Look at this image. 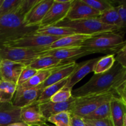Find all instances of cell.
Segmentation results:
<instances>
[{
  "label": "cell",
  "instance_id": "cell-1",
  "mask_svg": "<svg viewBox=\"0 0 126 126\" xmlns=\"http://www.w3.org/2000/svg\"><path fill=\"white\" fill-rule=\"evenodd\" d=\"M126 81V68L115 62L107 72L94 74L85 84L72 91L74 98L91 95L116 92L118 87Z\"/></svg>",
  "mask_w": 126,
  "mask_h": 126
},
{
  "label": "cell",
  "instance_id": "cell-2",
  "mask_svg": "<svg viewBox=\"0 0 126 126\" xmlns=\"http://www.w3.org/2000/svg\"><path fill=\"white\" fill-rule=\"evenodd\" d=\"M39 27H26L23 18L16 13L0 16V47L12 41L34 33Z\"/></svg>",
  "mask_w": 126,
  "mask_h": 126
},
{
  "label": "cell",
  "instance_id": "cell-3",
  "mask_svg": "<svg viewBox=\"0 0 126 126\" xmlns=\"http://www.w3.org/2000/svg\"><path fill=\"white\" fill-rule=\"evenodd\" d=\"M126 43V40L124 39V36L112 32L92 36L85 41L81 46L93 52L94 54L102 53L115 55Z\"/></svg>",
  "mask_w": 126,
  "mask_h": 126
},
{
  "label": "cell",
  "instance_id": "cell-4",
  "mask_svg": "<svg viewBox=\"0 0 126 126\" xmlns=\"http://www.w3.org/2000/svg\"><path fill=\"white\" fill-rule=\"evenodd\" d=\"M55 26L70 28L75 34L90 36L112 32L119 33V28L118 27L105 24L97 18L77 20L64 19Z\"/></svg>",
  "mask_w": 126,
  "mask_h": 126
},
{
  "label": "cell",
  "instance_id": "cell-5",
  "mask_svg": "<svg viewBox=\"0 0 126 126\" xmlns=\"http://www.w3.org/2000/svg\"><path fill=\"white\" fill-rule=\"evenodd\" d=\"M114 95H116V92H108L75 98L70 113L81 118H84L101 105L111 101Z\"/></svg>",
  "mask_w": 126,
  "mask_h": 126
},
{
  "label": "cell",
  "instance_id": "cell-6",
  "mask_svg": "<svg viewBox=\"0 0 126 126\" xmlns=\"http://www.w3.org/2000/svg\"><path fill=\"white\" fill-rule=\"evenodd\" d=\"M43 51H45V49L0 47V58L1 60H9L28 66L37 58L43 56Z\"/></svg>",
  "mask_w": 126,
  "mask_h": 126
},
{
  "label": "cell",
  "instance_id": "cell-7",
  "mask_svg": "<svg viewBox=\"0 0 126 126\" xmlns=\"http://www.w3.org/2000/svg\"><path fill=\"white\" fill-rule=\"evenodd\" d=\"M62 37L50 36L36 33L27 34L16 40L6 43L1 47L28 48V49H45L55 41Z\"/></svg>",
  "mask_w": 126,
  "mask_h": 126
},
{
  "label": "cell",
  "instance_id": "cell-8",
  "mask_svg": "<svg viewBox=\"0 0 126 126\" xmlns=\"http://www.w3.org/2000/svg\"><path fill=\"white\" fill-rule=\"evenodd\" d=\"M73 0H54L39 27L55 26L66 18Z\"/></svg>",
  "mask_w": 126,
  "mask_h": 126
},
{
  "label": "cell",
  "instance_id": "cell-9",
  "mask_svg": "<svg viewBox=\"0 0 126 126\" xmlns=\"http://www.w3.org/2000/svg\"><path fill=\"white\" fill-rule=\"evenodd\" d=\"M91 54H94L93 52L87 50L83 47L79 46L46 50L43 51V56H52L60 60L76 62V59Z\"/></svg>",
  "mask_w": 126,
  "mask_h": 126
},
{
  "label": "cell",
  "instance_id": "cell-10",
  "mask_svg": "<svg viewBox=\"0 0 126 126\" xmlns=\"http://www.w3.org/2000/svg\"><path fill=\"white\" fill-rule=\"evenodd\" d=\"M54 0H39L23 18L26 27H39Z\"/></svg>",
  "mask_w": 126,
  "mask_h": 126
},
{
  "label": "cell",
  "instance_id": "cell-11",
  "mask_svg": "<svg viewBox=\"0 0 126 126\" xmlns=\"http://www.w3.org/2000/svg\"><path fill=\"white\" fill-rule=\"evenodd\" d=\"M100 12L85 3L82 0H73L65 19L70 20L98 18Z\"/></svg>",
  "mask_w": 126,
  "mask_h": 126
},
{
  "label": "cell",
  "instance_id": "cell-12",
  "mask_svg": "<svg viewBox=\"0 0 126 126\" xmlns=\"http://www.w3.org/2000/svg\"><path fill=\"white\" fill-rule=\"evenodd\" d=\"M20 119L28 126H41L47 122L41 113L38 102L21 108Z\"/></svg>",
  "mask_w": 126,
  "mask_h": 126
},
{
  "label": "cell",
  "instance_id": "cell-13",
  "mask_svg": "<svg viewBox=\"0 0 126 126\" xmlns=\"http://www.w3.org/2000/svg\"><path fill=\"white\" fill-rule=\"evenodd\" d=\"M25 65L9 60H1L0 62V80L17 84L18 78Z\"/></svg>",
  "mask_w": 126,
  "mask_h": 126
},
{
  "label": "cell",
  "instance_id": "cell-14",
  "mask_svg": "<svg viewBox=\"0 0 126 126\" xmlns=\"http://www.w3.org/2000/svg\"><path fill=\"white\" fill-rule=\"evenodd\" d=\"M79 65V63H77L76 62H73L71 63L59 66L54 70V72L44 82L37 86L36 88L38 89L43 90L50 85L57 83L64 79L68 78L78 68Z\"/></svg>",
  "mask_w": 126,
  "mask_h": 126
},
{
  "label": "cell",
  "instance_id": "cell-15",
  "mask_svg": "<svg viewBox=\"0 0 126 126\" xmlns=\"http://www.w3.org/2000/svg\"><path fill=\"white\" fill-rule=\"evenodd\" d=\"M42 91L43 90L38 89L36 87L28 89H22L17 87L12 103L13 105L20 108L29 105L36 102Z\"/></svg>",
  "mask_w": 126,
  "mask_h": 126
},
{
  "label": "cell",
  "instance_id": "cell-16",
  "mask_svg": "<svg viewBox=\"0 0 126 126\" xmlns=\"http://www.w3.org/2000/svg\"><path fill=\"white\" fill-rule=\"evenodd\" d=\"M100 58V57L79 63L78 68L68 78V81L65 87L72 89L78 82L81 81L85 76H87L90 73L94 72L95 66Z\"/></svg>",
  "mask_w": 126,
  "mask_h": 126
},
{
  "label": "cell",
  "instance_id": "cell-17",
  "mask_svg": "<svg viewBox=\"0 0 126 126\" xmlns=\"http://www.w3.org/2000/svg\"><path fill=\"white\" fill-rule=\"evenodd\" d=\"M75 98L71 97L68 100L60 103H54L49 100L39 103V108L42 115L46 121L53 114H57L63 111H70L72 107Z\"/></svg>",
  "mask_w": 126,
  "mask_h": 126
},
{
  "label": "cell",
  "instance_id": "cell-18",
  "mask_svg": "<svg viewBox=\"0 0 126 126\" xmlns=\"http://www.w3.org/2000/svg\"><path fill=\"white\" fill-rule=\"evenodd\" d=\"M21 108L11 103L0 102V126H7L11 124L22 122Z\"/></svg>",
  "mask_w": 126,
  "mask_h": 126
},
{
  "label": "cell",
  "instance_id": "cell-19",
  "mask_svg": "<svg viewBox=\"0 0 126 126\" xmlns=\"http://www.w3.org/2000/svg\"><path fill=\"white\" fill-rule=\"evenodd\" d=\"M92 36L86 35V34H75L62 37L54 42L49 46L47 47L46 48V50L59 49V48L81 46L85 41L89 39Z\"/></svg>",
  "mask_w": 126,
  "mask_h": 126
},
{
  "label": "cell",
  "instance_id": "cell-20",
  "mask_svg": "<svg viewBox=\"0 0 126 126\" xmlns=\"http://www.w3.org/2000/svg\"><path fill=\"white\" fill-rule=\"evenodd\" d=\"M110 110L113 126H123V119L126 114V105L117 95H114L111 100Z\"/></svg>",
  "mask_w": 126,
  "mask_h": 126
},
{
  "label": "cell",
  "instance_id": "cell-21",
  "mask_svg": "<svg viewBox=\"0 0 126 126\" xmlns=\"http://www.w3.org/2000/svg\"><path fill=\"white\" fill-rule=\"evenodd\" d=\"M72 62H73L59 60L52 56H41L35 59L28 66L39 71L54 68L57 66L67 65Z\"/></svg>",
  "mask_w": 126,
  "mask_h": 126
},
{
  "label": "cell",
  "instance_id": "cell-22",
  "mask_svg": "<svg viewBox=\"0 0 126 126\" xmlns=\"http://www.w3.org/2000/svg\"><path fill=\"white\" fill-rule=\"evenodd\" d=\"M57 67H59V66H57ZM57 67L51 69H47V70H39L37 72V73L35 75H34L32 78L30 79L28 81L25 82L21 86H17V88L22 89L35 88L37 86L43 83V82H44Z\"/></svg>",
  "mask_w": 126,
  "mask_h": 126
},
{
  "label": "cell",
  "instance_id": "cell-23",
  "mask_svg": "<svg viewBox=\"0 0 126 126\" xmlns=\"http://www.w3.org/2000/svg\"><path fill=\"white\" fill-rule=\"evenodd\" d=\"M97 18L105 24L118 27L119 30L121 25V20L118 9L116 6L107 11L102 12Z\"/></svg>",
  "mask_w": 126,
  "mask_h": 126
},
{
  "label": "cell",
  "instance_id": "cell-24",
  "mask_svg": "<svg viewBox=\"0 0 126 126\" xmlns=\"http://www.w3.org/2000/svg\"><path fill=\"white\" fill-rule=\"evenodd\" d=\"M36 33L43 34V35L57 37H65L75 34L70 28H66V27H58V26L39 27L36 30Z\"/></svg>",
  "mask_w": 126,
  "mask_h": 126
},
{
  "label": "cell",
  "instance_id": "cell-25",
  "mask_svg": "<svg viewBox=\"0 0 126 126\" xmlns=\"http://www.w3.org/2000/svg\"><path fill=\"white\" fill-rule=\"evenodd\" d=\"M17 87L16 84L0 80V102L11 103Z\"/></svg>",
  "mask_w": 126,
  "mask_h": 126
},
{
  "label": "cell",
  "instance_id": "cell-26",
  "mask_svg": "<svg viewBox=\"0 0 126 126\" xmlns=\"http://www.w3.org/2000/svg\"><path fill=\"white\" fill-rule=\"evenodd\" d=\"M68 81V78L64 79L62 80V81H59L57 83L50 85V86L47 87L46 88L44 89L41 95H39V98L37 100L36 102H38V103H40L50 100V98L54 94H55L58 91H60L63 87H65L66 84L67 83Z\"/></svg>",
  "mask_w": 126,
  "mask_h": 126
},
{
  "label": "cell",
  "instance_id": "cell-27",
  "mask_svg": "<svg viewBox=\"0 0 126 126\" xmlns=\"http://www.w3.org/2000/svg\"><path fill=\"white\" fill-rule=\"evenodd\" d=\"M107 118H111L110 101L101 105L93 112L83 118V119L87 120H98Z\"/></svg>",
  "mask_w": 126,
  "mask_h": 126
},
{
  "label": "cell",
  "instance_id": "cell-28",
  "mask_svg": "<svg viewBox=\"0 0 126 126\" xmlns=\"http://www.w3.org/2000/svg\"><path fill=\"white\" fill-rule=\"evenodd\" d=\"M115 62L114 55H106L105 56L100 57L95 66L94 73V74H100L107 72L113 67Z\"/></svg>",
  "mask_w": 126,
  "mask_h": 126
},
{
  "label": "cell",
  "instance_id": "cell-29",
  "mask_svg": "<svg viewBox=\"0 0 126 126\" xmlns=\"http://www.w3.org/2000/svg\"><path fill=\"white\" fill-rule=\"evenodd\" d=\"M70 111H63L52 115L47 121L52 123L55 126H70Z\"/></svg>",
  "mask_w": 126,
  "mask_h": 126
},
{
  "label": "cell",
  "instance_id": "cell-30",
  "mask_svg": "<svg viewBox=\"0 0 126 126\" xmlns=\"http://www.w3.org/2000/svg\"><path fill=\"white\" fill-rule=\"evenodd\" d=\"M84 2L100 13L115 6L114 1L109 0H82Z\"/></svg>",
  "mask_w": 126,
  "mask_h": 126
},
{
  "label": "cell",
  "instance_id": "cell-31",
  "mask_svg": "<svg viewBox=\"0 0 126 126\" xmlns=\"http://www.w3.org/2000/svg\"><path fill=\"white\" fill-rule=\"evenodd\" d=\"M114 2L117 4L115 6L118 9L121 20V25L119 28V33L124 36V34L126 33V0H123Z\"/></svg>",
  "mask_w": 126,
  "mask_h": 126
},
{
  "label": "cell",
  "instance_id": "cell-32",
  "mask_svg": "<svg viewBox=\"0 0 126 126\" xmlns=\"http://www.w3.org/2000/svg\"><path fill=\"white\" fill-rule=\"evenodd\" d=\"M21 0H3L0 6V16L14 13Z\"/></svg>",
  "mask_w": 126,
  "mask_h": 126
},
{
  "label": "cell",
  "instance_id": "cell-33",
  "mask_svg": "<svg viewBox=\"0 0 126 126\" xmlns=\"http://www.w3.org/2000/svg\"><path fill=\"white\" fill-rule=\"evenodd\" d=\"M72 89L63 87L50 98V101L54 103L66 102L72 97Z\"/></svg>",
  "mask_w": 126,
  "mask_h": 126
},
{
  "label": "cell",
  "instance_id": "cell-34",
  "mask_svg": "<svg viewBox=\"0 0 126 126\" xmlns=\"http://www.w3.org/2000/svg\"><path fill=\"white\" fill-rule=\"evenodd\" d=\"M39 0H21L20 3L16 9L14 13L24 18L27 13Z\"/></svg>",
  "mask_w": 126,
  "mask_h": 126
},
{
  "label": "cell",
  "instance_id": "cell-35",
  "mask_svg": "<svg viewBox=\"0 0 126 126\" xmlns=\"http://www.w3.org/2000/svg\"><path fill=\"white\" fill-rule=\"evenodd\" d=\"M38 71V70H35V69L32 68L28 67V66H25L22 71L20 75L19 78H18L17 86H21L23 84H24L25 82L28 81L34 75H35Z\"/></svg>",
  "mask_w": 126,
  "mask_h": 126
},
{
  "label": "cell",
  "instance_id": "cell-36",
  "mask_svg": "<svg viewBox=\"0 0 126 126\" xmlns=\"http://www.w3.org/2000/svg\"><path fill=\"white\" fill-rule=\"evenodd\" d=\"M116 62L126 68V43L114 55Z\"/></svg>",
  "mask_w": 126,
  "mask_h": 126
},
{
  "label": "cell",
  "instance_id": "cell-37",
  "mask_svg": "<svg viewBox=\"0 0 126 126\" xmlns=\"http://www.w3.org/2000/svg\"><path fill=\"white\" fill-rule=\"evenodd\" d=\"M85 122L89 123L92 126H113L111 118H107L98 120H87L84 119Z\"/></svg>",
  "mask_w": 126,
  "mask_h": 126
},
{
  "label": "cell",
  "instance_id": "cell-38",
  "mask_svg": "<svg viewBox=\"0 0 126 126\" xmlns=\"http://www.w3.org/2000/svg\"><path fill=\"white\" fill-rule=\"evenodd\" d=\"M70 126H86L83 118L75 114H70Z\"/></svg>",
  "mask_w": 126,
  "mask_h": 126
},
{
  "label": "cell",
  "instance_id": "cell-39",
  "mask_svg": "<svg viewBox=\"0 0 126 126\" xmlns=\"http://www.w3.org/2000/svg\"><path fill=\"white\" fill-rule=\"evenodd\" d=\"M116 94L118 97L122 98L124 102L126 105V82L123 83L121 86H119V87L116 90Z\"/></svg>",
  "mask_w": 126,
  "mask_h": 126
},
{
  "label": "cell",
  "instance_id": "cell-40",
  "mask_svg": "<svg viewBox=\"0 0 126 126\" xmlns=\"http://www.w3.org/2000/svg\"><path fill=\"white\" fill-rule=\"evenodd\" d=\"M7 126H28L27 124L23 123V122H19V123H13V124H11Z\"/></svg>",
  "mask_w": 126,
  "mask_h": 126
},
{
  "label": "cell",
  "instance_id": "cell-41",
  "mask_svg": "<svg viewBox=\"0 0 126 126\" xmlns=\"http://www.w3.org/2000/svg\"><path fill=\"white\" fill-rule=\"evenodd\" d=\"M84 123H85V124H86V126H92V125H91V124H89V123H86V122L84 121Z\"/></svg>",
  "mask_w": 126,
  "mask_h": 126
},
{
  "label": "cell",
  "instance_id": "cell-42",
  "mask_svg": "<svg viewBox=\"0 0 126 126\" xmlns=\"http://www.w3.org/2000/svg\"><path fill=\"white\" fill-rule=\"evenodd\" d=\"M50 126V125H48V124H44V125H43V126Z\"/></svg>",
  "mask_w": 126,
  "mask_h": 126
},
{
  "label": "cell",
  "instance_id": "cell-43",
  "mask_svg": "<svg viewBox=\"0 0 126 126\" xmlns=\"http://www.w3.org/2000/svg\"><path fill=\"white\" fill-rule=\"evenodd\" d=\"M1 58H0V62H1Z\"/></svg>",
  "mask_w": 126,
  "mask_h": 126
},
{
  "label": "cell",
  "instance_id": "cell-44",
  "mask_svg": "<svg viewBox=\"0 0 126 126\" xmlns=\"http://www.w3.org/2000/svg\"></svg>",
  "mask_w": 126,
  "mask_h": 126
}]
</instances>
